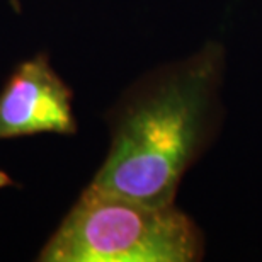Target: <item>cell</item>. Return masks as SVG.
<instances>
[{
    "label": "cell",
    "mask_w": 262,
    "mask_h": 262,
    "mask_svg": "<svg viewBox=\"0 0 262 262\" xmlns=\"http://www.w3.org/2000/svg\"><path fill=\"white\" fill-rule=\"evenodd\" d=\"M220 51L204 50L138 82L111 114V143L92 187L172 204L206 133Z\"/></svg>",
    "instance_id": "6da1fadb"
},
{
    "label": "cell",
    "mask_w": 262,
    "mask_h": 262,
    "mask_svg": "<svg viewBox=\"0 0 262 262\" xmlns=\"http://www.w3.org/2000/svg\"><path fill=\"white\" fill-rule=\"evenodd\" d=\"M203 240L172 204H146L89 184L38 252L39 262H192Z\"/></svg>",
    "instance_id": "7a4b0ae2"
},
{
    "label": "cell",
    "mask_w": 262,
    "mask_h": 262,
    "mask_svg": "<svg viewBox=\"0 0 262 262\" xmlns=\"http://www.w3.org/2000/svg\"><path fill=\"white\" fill-rule=\"evenodd\" d=\"M73 91L45 51L20 61L0 89V141L75 135Z\"/></svg>",
    "instance_id": "3957f363"
}]
</instances>
